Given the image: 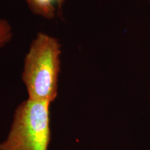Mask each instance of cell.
<instances>
[{
    "label": "cell",
    "instance_id": "cell-5",
    "mask_svg": "<svg viewBox=\"0 0 150 150\" xmlns=\"http://www.w3.org/2000/svg\"><path fill=\"white\" fill-rule=\"evenodd\" d=\"M26 1H27V4H28V5L29 6V7L31 6V5L32 4V3H33V0H25Z\"/></svg>",
    "mask_w": 150,
    "mask_h": 150
},
{
    "label": "cell",
    "instance_id": "cell-3",
    "mask_svg": "<svg viewBox=\"0 0 150 150\" xmlns=\"http://www.w3.org/2000/svg\"><path fill=\"white\" fill-rule=\"evenodd\" d=\"M65 1L66 0H33L30 8L37 15L50 19L54 17V5H57L59 13Z\"/></svg>",
    "mask_w": 150,
    "mask_h": 150
},
{
    "label": "cell",
    "instance_id": "cell-4",
    "mask_svg": "<svg viewBox=\"0 0 150 150\" xmlns=\"http://www.w3.org/2000/svg\"><path fill=\"white\" fill-rule=\"evenodd\" d=\"M12 35V29L9 22L4 19H0V49L9 42Z\"/></svg>",
    "mask_w": 150,
    "mask_h": 150
},
{
    "label": "cell",
    "instance_id": "cell-2",
    "mask_svg": "<svg viewBox=\"0 0 150 150\" xmlns=\"http://www.w3.org/2000/svg\"><path fill=\"white\" fill-rule=\"evenodd\" d=\"M50 103L27 99L15 110L0 150H48L51 140Z\"/></svg>",
    "mask_w": 150,
    "mask_h": 150
},
{
    "label": "cell",
    "instance_id": "cell-1",
    "mask_svg": "<svg viewBox=\"0 0 150 150\" xmlns=\"http://www.w3.org/2000/svg\"><path fill=\"white\" fill-rule=\"evenodd\" d=\"M61 46L56 38L39 33L24 59L22 80L28 99L52 104L58 95Z\"/></svg>",
    "mask_w": 150,
    "mask_h": 150
},
{
    "label": "cell",
    "instance_id": "cell-6",
    "mask_svg": "<svg viewBox=\"0 0 150 150\" xmlns=\"http://www.w3.org/2000/svg\"><path fill=\"white\" fill-rule=\"evenodd\" d=\"M148 1H149V3H150V0H148ZM149 100H150V95H149Z\"/></svg>",
    "mask_w": 150,
    "mask_h": 150
}]
</instances>
